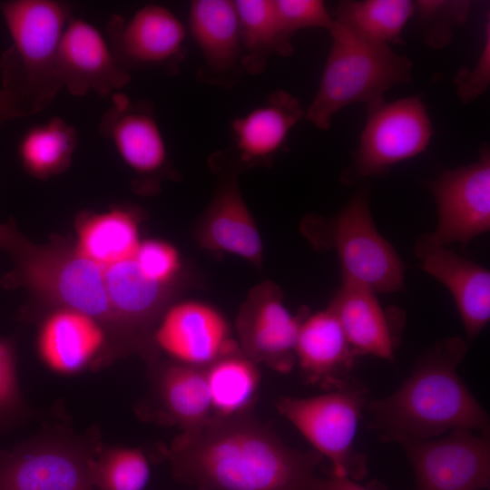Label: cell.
Here are the masks:
<instances>
[{
    "instance_id": "9a60e30c",
    "label": "cell",
    "mask_w": 490,
    "mask_h": 490,
    "mask_svg": "<svg viewBox=\"0 0 490 490\" xmlns=\"http://www.w3.org/2000/svg\"><path fill=\"white\" fill-rule=\"evenodd\" d=\"M153 338L158 351L171 360L201 368L240 350L223 313L199 299L174 301L160 318Z\"/></svg>"
},
{
    "instance_id": "836d02e7",
    "label": "cell",
    "mask_w": 490,
    "mask_h": 490,
    "mask_svg": "<svg viewBox=\"0 0 490 490\" xmlns=\"http://www.w3.org/2000/svg\"><path fill=\"white\" fill-rule=\"evenodd\" d=\"M21 406L14 348L9 341L0 338V419L16 413Z\"/></svg>"
},
{
    "instance_id": "d4e9b609",
    "label": "cell",
    "mask_w": 490,
    "mask_h": 490,
    "mask_svg": "<svg viewBox=\"0 0 490 490\" xmlns=\"http://www.w3.org/2000/svg\"><path fill=\"white\" fill-rule=\"evenodd\" d=\"M141 220V212L132 207L84 215L77 228L75 248L103 268L131 258L142 240Z\"/></svg>"
},
{
    "instance_id": "ac0fdd59",
    "label": "cell",
    "mask_w": 490,
    "mask_h": 490,
    "mask_svg": "<svg viewBox=\"0 0 490 490\" xmlns=\"http://www.w3.org/2000/svg\"><path fill=\"white\" fill-rule=\"evenodd\" d=\"M414 250L422 269L449 290L471 342L490 319V271L434 242L428 233L417 238Z\"/></svg>"
},
{
    "instance_id": "cb8c5ba5",
    "label": "cell",
    "mask_w": 490,
    "mask_h": 490,
    "mask_svg": "<svg viewBox=\"0 0 490 490\" xmlns=\"http://www.w3.org/2000/svg\"><path fill=\"white\" fill-rule=\"evenodd\" d=\"M149 373L155 405L181 432L197 429L213 416L205 368L159 359L149 366Z\"/></svg>"
},
{
    "instance_id": "3957f363",
    "label": "cell",
    "mask_w": 490,
    "mask_h": 490,
    "mask_svg": "<svg viewBox=\"0 0 490 490\" xmlns=\"http://www.w3.org/2000/svg\"><path fill=\"white\" fill-rule=\"evenodd\" d=\"M0 250L10 255L14 265L3 279L5 287L23 286L54 309H73L96 320L106 335V358L113 359L116 330L102 266L75 247L34 244L13 222L0 224Z\"/></svg>"
},
{
    "instance_id": "7c38bea8",
    "label": "cell",
    "mask_w": 490,
    "mask_h": 490,
    "mask_svg": "<svg viewBox=\"0 0 490 490\" xmlns=\"http://www.w3.org/2000/svg\"><path fill=\"white\" fill-rule=\"evenodd\" d=\"M309 312L303 307L293 315L284 303L280 287L273 281L255 285L236 317V339L240 351L257 365L289 373L296 364L299 327Z\"/></svg>"
},
{
    "instance_id": "5bb4252c",
    "label": "cell",
    "mask_w": 490,
    "mask_h": 490,
    "mask_svg": "<svg viewBox=\"0 0 490 490\" xmlns=\"http://www.w3.org/2000/svg\"><path fill=\"white\" fill-rule=\"evenodd\" d=\"M186 33L182 22L157 4L143 5L129 18L113 14L106 24L112 50L130 73L139 68L177 71L185 56Z\"/></svg>"
},
{
    "instance_id": "d6986e66",
    "label": "cell",
    "mask_w": 490,
    "mask_h": 490,
    "mask_svg": "<svg viewBox=\"0 0 490 490\" xmlns=\"http://www.w3.org/2000/svg\"><path fill=\"white\" fill-rule=\"evenodd\" d=\"M327 308L335 315L357 357L394 359L405 324L401 309H385L377 293L346 282H341Z\"/></svg>"
},
{
    "instance_id": "2e32d148",
    "label": "cell",
    "mask_w": 490,
    "mask_h": 490,
    "mask_svg": "<svg viewBox=\"0 0 490 490\" xmlns=\"http://www.w3.org/2000/svg\"><path fill=\"white\" fill-rule=\"evenodd\" d=\"M217 171L213 196L192 228L194 240L211 254H231L262 270L261 236L241 195L239 172L233 164Z\"/></svg>"
},
{
    "instance_id": "9c48e42d",
    "label": "cell",
    "mask_w": 490,
    "mask_h": 490,
    "mask_svg": "<svg viewBox=\"0 0 490 490\" xmlns=\"http://www.w3.org/2000/svg\"><path fill=\"white\" fill-rule=\"evenodd\" d=\"M433 135L431 119L420 95L368 104L367 120L351 164L341 180L352 185L360 179L387 172L392 166L426 150Z\"/></svg>"
},
{
    "instance_id": "52a82bcc",
    "label": "cell",
    "mask_w": 490,
    "mask_h": 490,
    "mask_svg": "<svg viewBox=\"0 0 490 490\" xmlns=\"http://www.w3.org/2000/svg\"><path fill=\"white\" fill-rule=\"evenodd\" d=\"M97 433L55 428L0 454V490H95Z\"/></svg>"
},
{
    "instance_id": "f1b7e54d",
    "label": "cell",
    "mask_w": 490,
    "mask_h": 490,
    "mask_svg": "<svg viewBox=\"0 0 490 490\" xmlns=\"http://www.w3.org/2000/svg\"><path fill=\"white\" fill-rule=\"evenodd\" d=\"M240 41L242 67L258 74L266 67L270 54L289 55L292 49L282 42L275 15L273 0H235Z\"/></svg>"
},
{
    "instance_id": "f546056e",
    "label": "cell",
    "mask_w": 490,
    "mask_h": 490,
    "mask_svg": "<svg viewBox=\"0 0 490 490\" xmlns=\"http://www.w3.org/2000/svg\"><path fill=\"white\" fill-rule=\"evenodd\" d=\"M150 474L149 462L137 448H101L93 465V481L99 490H144Z\"/></svg>"
},
{
    "instance_id": "603a6c76",
    "label": "cell",
    "mask_w": 490,
    "mask_h": 490,
    "mask_svg": "<svg viewBox=\"0 0 490 490\" xmlns=\"http://www.w3.org/2000/svg\"><path fill=\"white\" fill-rule=\"evenodd\" d=\"M102 326L91 317L73 309H54L43 321L37 348L43 361L53 370L78 372L98 358L106 348Z\"/></svg>"
},
{
    "instance_id": "8fae6325",
    "label": "cell",
    "mask_w": 490,
    "mask_h": 490,
    "mask_svg": "<svg viewBox=\"0 0 490 490\" xmlns=\"http://www.w3.org/2000/svg\"><path fill=\"white\" fill-rule=\"evenodd\" d=\"M110 98L111 105L99 122L100 134L135 174L134 187L142 192L157 191L160 181L173 178L174 171L152 105L133 102L122 92Z\"/></svg>"
},
{
    "instance_id": "30bf717a",
    "label": "cell",
    "mask_w": 490,
    "mask_h": 490,
    "mask_svg": "<svg viewBox=\"0 0 490 490\" xmlns=\"http://www.w3.org/2000/svg\"><path fill=\"white\" fill-rule=\"evenodd\" d=\"M416 490H481L490 481L489 435L458 429L427 440L400 438Z\"/></svg>"
},
{
    "instance_id": "44dd1931",
    "label": "cell",
    "mask_w": 490,
    "mask_h": 490,
    "mask_svg": "<svg viewBox=\"0 0 490 490\" xmlns=\"http://www.w3.org/2000/svg\"><path fill=\"white\" fill-rule=\"evenodd\" d=\"M190 34L203 60L202 78L230 83L242 67L240 24L234 1L194 0L188 14Z\"/></svg>"
},
{
    "instance_id": "1f68e13d",
    "label": "cell",
    "mask_w": 490,
    "mask_h": 490,
    "mask_svg": "<svg viewBox=\"0 0 490 490\" xmlns=\"http://www.w3.org/2000/svg\"><path fill=\"white\" fill-rule=\"evenodd\" d=\"M277 24L284 44L293 50L290 39L301 29L322 28L328 31L333 18L321 0H273Z\"/></svg>"
},
{
    "instance_id": "4dcf8cb0",
    "label": "cell",
    "mask_w": 490,
    "mask_h": 490,
    "mask_svg": "<svg viewBox=\"0 0 490 490\" xmlns=\"http://www.w3.org/2000/svg\"><path fill=\"white\" fill-rule=\"evenodd\" d=\"M414 5L424 40L433 48L451 41L454 28L466 21L471 9V2L460 0H417Z\"/></svg>"
},
{
    "instance_id": "8992f818",
    "label": "cell",
    "mask_w": 490,
    "mask_h": 490,
    "mask_svg": "<svg viewBox=\"0 0 490 490\" xmlns=\"http://www.w3.org/2000/svg\"><path fill=\"white\" fill-rule=\"evenodd\" d=\"M328 32L330 49L316 95L305 111V119L323 131L344 107L354 103L368 105L412 78V61L390 45L362 40L334 20Z\"/></svg>"
},
{
    "instance_id": "484cf974",
    "label": "cell",
    "mask_w": 490,
    "mask_h": 490,
    "mask_svg": "<svg viewBox=\"0 0 490 490\" xmlns=\"http://www.w3.org/2000/svg\"><path fill=\"white\" fill-rule=\"evenodd\" d=\"M213 416L252 413L260 384L258 365L240 349L205 368Z\"/></svg>"
},
{
    "instance_id": "d6a6232c",
    "label": "cell",
    "mask_w": 490,
    "mask_h": 490,
    "mask_svg": "<svg viewBox=\"0 0 490 490\" xmlns=\"http://www.w3.org/2000/svg\"><path fill=\"white\" fill-rule=\"evenodd\" d=\"M458 98L468 104L484 94L490 84V24H485L481 54L472 69H461L456 78Z\"/></svg>"
},
{
    "instance_id": "d590c367",
    "label": "cell",
    "mask_w": 490,
    "mask_h": 490,
    "mask_svg": "<svg viewBox=\"0 0 490 490\" xmlns=\"http://www.w3.org/2000/svg\"><path fill=\"white\" fill-rule=\"evenodd\" d=\"M322 490H377L374 487L365 486L356 480L347 476L332 475L325 477Z\"/></svg>"
},
{
    "instance_id": "e575fe53",
    "label": "cell",
    "mask_w": 490,
    "mask_h": 490,
    "mask_svg": "<svg viewBox=\"0 0 490 490\" xmlns=\"http://www.w3.org/2000/svg\"><path fill=\"white\" fill-rule=\"evenodd\" d=\"M29 115L32 113L21 100L0 86V126L6 122Z\"/></svg>"
},
{
    "instance_id": "7402d4cb",
    "label": "cell",
    "mask_w": 490,
    "mask_h": 490,
    "mask_svg": "<svg viewBox=\"0 0 490 490\" xmlns=\"http://www.w3.org/2000/svg\"><path fill=\"white\" fill-rule=\"evenodd\" d=\"M296 364L306 381L337 389L351 380L357 356L331 310L310 311L301 321L295 347Z\"/></svg>"
},
{
    "instance_id": "5b68a950",
    "label": "cell",
    "mask_w": 490,
    "mask_h": 490,
    "mask_svg": "<svg viewBox=\"0 0 490 490\" xmlns=\"http://www.w3.org/2000/svg\"><path fill=\"white\" fill-rule=\"evenodd\" d=\"M299 230L315 250L336 253L341 282L358 285L377 294L405 289L406 266L393 245L377 229L366 188H359L334 215L304 216Z\"/></svg>"
},
{
    "instance_id": "277c9868",
    "label": "cell",
    "mask_w": 490,
    "mask_h": 490,
    "mask_svg": "<svg viewBox=\"0 0 490 490\" xmlns=\"http://www.w3.org/2000/svg\"><path fill=\"white\" fill-rule=\"evenodd\" d=\"M74 6L57 0H10L0 4L11 45L0 59L2 87L32 114L45 110L62 89L57 54Z\"/></svg>"
},
{
    "instance_id": "7a4b0ae2",
    "label": "cell",
    "mask_w": 490,
    "mask_h": 490,
    "mask_svg": "<svg viewBox=\"0 0 490 490\" xmlns=\"http://www.w3.org/2000/svg\"><path fill=\"white\" fill-rule=\"evenodd\" d=\"M467 351L459 337L437 340L391 395L367 405L368 422L384 440H427L458 429L489 435V417L458 374Z\"/></svg>"
},
{
    "instance_id": "6da1fadb",
    "label": "cell",
    "mask_w": 490,
    "mask_h": 490,
    "mask_svg": "<svg viewBox=\"0 0 490 490\" xmlns=\"http://www.w3.org/2000/svg\"><path fill=\"white\" fill-rule=\"evenodd\" d=\"M172 474L199 490H322L323 457L289 446L252 413L212 416L166 451Z\"/></svg>"
},
{
    "instance_id": "4316f807",
    "label": "cell",
    "mask_w": 490,
    "mask_h": 490,
    "mask_svg": "<svg viewBox=\"0 0 490 490\" xmlns=\"http://www.w3.org/2000/svg\"><path fill=\"white\" fill-rule=\"evenodd\" d=\"M410 0H346L337 5L333 20L367 42L387 44L401 42L402 32L414 15Z\"/></svg>"
},
{
    "instance_id": "ffe728a7",
    "label": "cell",
    "mask_w": 490,
    "mask_h": 490,
    "mask_svg": "<svg viewBox=\"0 0 490 490\" xmlns=\"http://www.w3.org/2000/svg\"><path fill=\"white\" fill-rule=\"evenodd\" d=\"M304 118L299 100L283 90L274 91L262 104L235 118L231 132L238 172L271 164L292 128Z\"/></svg>"
},
{
    "instance_id": "83f0119b",
    "label": "cell",
    "mask_w": 490,
    "mask_h": 490,
    "mask_svg": "<svg viewBox=\"0 0 490 490\" xmlns=\"http://www.w3.org/2000/svg\"><path fill=\"white\" fill-rule=\"evenodd\" d=\"M77 142L74 126L60 116H53L25 131L19 141L17 153L28 174L46 180L70 167Z\"/></svg>"
},
{
    "instance_id": "4fadbf2b",
    "label": "cell",
    "mask_w": 490,
    "mask_h": 490,
    "mask_svg": "<svg viewBox=\"0 0 490 490\" xmlns=\"http://www.w3.org/2000/svg\"><path fill=\"white\" fill-rule=\"evenodd\" d=\"M436 204V225L430 239L442 246L467 245L490 230V151L485 144L479 158L447 170L429 184Z\"/></svg>"
},
{
    "instance_id": "e0dca14e",
    "label": "cell",
    "mask_w": 490,
    "mask_h": 490,
    "mask_svg": "<svg viewBox=\"0 0 490 490\" xmlns=\"http://www.w3.org/2000/svg\"><path fill=\"white\" fill-rule=\"evenodd\" d=\"M62 88L74 96H112L126 86L131 73L118 62L107 38L91 23L72 16L57 54Z\"/></svg>"
},
{
    "instance_id": "ba28073f",
    "label": "cell",
    "mask_w": 490,
    "mask_h": 490,
    "mask_svg": "<svg viewBox=\"0 0 490 490\" xmlns=\"http://www.w3.org/2000/svg\"><path fill=\"white\" fill-rule=\"evenodd\" d=\"M367 388L355 379L330 392L309 397H282L276 407L323 458L331 474L354 480L366 473L362 456L354 452V440L363 409L368 400Z\"/></svg>"
}]
</instances>
